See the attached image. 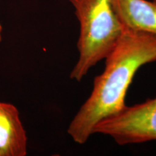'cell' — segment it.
<instances>
[{"mask_svg":"<svg viewBox=\"0 0 156 156\" xmlns=\"http://www.w3.org/2000/svg\"><path fill=\"white\" fill-rule=\"evenodd\" d=\"M111 136L118 145L156 140V97L122 110L98 122L93 134Z\"/></svg>","mask_w":156,"mask_h":156,"instance_id":"obj_3","label":"cell"},{"mask_svg":"<svg viewBox=\"0 0 156 156\" xmlns=\"http://www.w3.org/2000/svg\"><path fill=\"white\" fill-rule=\"evenodd\" d=\"M26 154V132L18 110L11 103L0 102V156Z\"/></svg>","mask_w":156,"mask_h":156,"instance_id":"obj_4","label":"cell"},{"mask_svg":"<svg viewBox=\"0 0 156 156\" xmlns=\"http://www.w3.org/2000/svg\"><path fill=\"white\" fill-rule=\"evenodd\" d=\"M2 26L0 24V43L2 42Z\"/></svg>","mask_w":156,"mask_h":156,"instance_id":"obj_6","label":"cell"},{"mask_svg":"<svg viewBox=\"0 0 156 156\" xmlns=\"http://www.w3.org/2000/svg\"><path fill=\"white\" fill-rule=\"evenodd\" d=\"M123 27L156 34V0H112Z\"/></svg>","mask_w":156,"mask_h":156,"instance_id":"obj_5","label":"cell"},{"mask_svg":"<svg viewBox=\"0 0 156 156\" xmlns=\"http://www.w3.org/2000/svg\"><path fill=\"white\" fill-rule=\"evenodd\" d=\"M80 23L79 58L70 78L80 81L98 62L105 59L119 41L124 28L112 0H69Z\"/></svg>","mask_w":156,"mask_h":156,"instance_id":"obj_2","label":"cell"},{"mask_svg":"<svg viewBox=\"0 0 156 156\" xmlns=\"http://www.w3.org/2000/svg\"><path fill=\"white\" fill-rule=\"evenodd\" d=\"M105 69L95 77L90 95L74 116L67 133L83 145L93 134L98 122L124 108L125 97L139 68L156 61V34L124 28Z\"/></svg>","mask_w":156,"mask_h":156,"instance_id":"obj_1","label":"cell"}]
</instances>
